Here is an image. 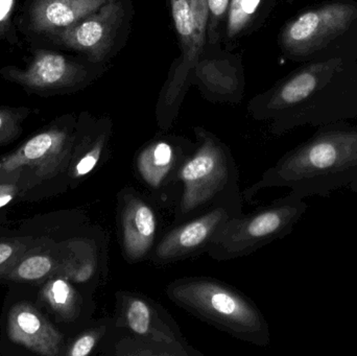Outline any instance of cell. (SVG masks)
I'll use <instances>...</instances> for the list:
<instances>
[{
  "label": "cell",
  "instance_id": "cell-1",
  "mask_svg": "<svg viewBox=\"0 0 357 356\" xmlns=\"http://www.w3.org/2000/svg\"><path fill=\"white\" fill-rule=\"evenodd\" d=\"M357 181V127H331L279 159L250 188L287 187L302 199L328 196Z\"/></svg>",
  "mask_w": 357,
  "mask_h": 356
},
{
  "label": "cell",
  "instance_id": "cell-2",
  "mask_svg": "<svg viewBox=\"0 0 357 356\" xmlns=\"http://www.w3.org/2000/svg\"><path fill=\"white\" fill-rule=\"evenodd\" d=\"M172 302L195 317L259 347L270 345L268 322L257 305L238 290L207 277H186L167 286Z\"/></svg>",
  "mask_w": 357,
  "mask_h": 356
},
{
  "label": "cell",
  "instance_id": "cell-3",
  "mask_svg": "<svg viewBox=\"0 0 357 356\" xmlns=\"http://www.w3.org/2000/svg\"><path fill=\"white\" fill-rule=\"evenodd\" d=\"M178 182L183 188L174 225L218 206L243 217L236 163L230 150L210 134L199 136V146L178 171Z\"/></svg>",
  "mask_w": 357,
  "mask_h": 356
},
{
  "label": "cell",
  "instance_id": "cell-4",
  "mask_svg": "<svg viewBox=\"0 0 357 356\" xmlns=\"http://www.w3.org/2000/svg\"><path fill=\"white\" fill-rule=\"evenodd\" d=\"M307 208L304 199L289 192L251 215L229 219L206 253L220 261L248 256L291 234Z\"/></svg>",
  "mask_w": 357,
  "mask_h": 356
},
{
  "label": "cell",
  "instance_id": "cell-5",
  "mask_svg": "<svg viewBox=\"0 0 357 356\" xmlns=\"http://www.w3.org/2000/svg\"><path fill=\"white\" fill-rule=\"evenodd\" d=\"M75 131L64 119L54 121L25 140L16 150L0 157V171L24 169L38 184L68 171Z\"/></svg>",
  "mask_w": 357,
  "mask_h": 356
},
{
  "label": "cell",
  "instance_id": "cell-6",
  "mask_svg": "<svg viewBox=\"0 0 357 356\" xmlns=\"http://www.w3.org/2000/svg\"><path fill=\"white\" fill-rule=\"evenodd\" d=\"M357 19V6L345 2L325 4L294 19L282 33V45L289 54L307 56L345 33Z\"/></svg>",
  "mask_w": 357,
  "mask_h": 356
},
{
  "label": "cell",
  "instance_id": "cell-7",
  "mask_svg": "<svg viewBox=\"0 0 357 356\" xmlns=\"http://www.w3.org/2000/svg\"><path fill=\"white\" fill-rule=\"evenodd\" d=\"M234 217L239 215L227 207L218 206L177 224L155 245L151 261L165 265L206 253L214 236Z\"/></svg>",
  "mask_w": 357,
  "mask_h": 356
},
{
  "label": "cell",
  "instance_id": "cell-8",
  "mask_svg": "<svg viewBox=\"0 0 357 356\" xmlns=\"http://www.w3.org/2000/svg\"><path fill=\"white\" fill-rule=\"evenodd\" d=\"M0 75L27 92L45 96L79 85L87 72L82 65L59 52L38 49L26 67L6 66L0 69Z\"/></svg>",
  "mask_w": 357,
  "mask_h": 356
},
{
  "label": "cell",
  "instance_id": "cell-9",
  "mask_svg": "<svg viewBox=\"0 0 357 356\" xmlns=\"http://www.w3.org/2000/svg\"><path fill=\"white\" fill-rule=\"evenodd\" d=\"M117 230L123 256L131 263L150 256L156 242L158 221L152 205L133 187L117 194Z\"/></svg>",
  "mask_w": 357,
  "mask_h": 356
},
{
  "label": "cell",
  "instance_id": "cell-10",
  "mask_svg": "<svg viewBox=\"0 0 357 356\" xmlns=\"http://www.w3.org/2000/svg\"><path fill=\"white\" fill-rule=\"evenodd\" d=\"M117 328L128 330L136 340L167 349L172 355H187L177 330H173L155 304L139 295L117 294Z\"/></svg>",
  "mask_w": 357,
  "mask_h": 356
},
{
  "label": "cell",
  "instance_id": "cell-11",
  "mask_svg": "<svg viewBox=\"0 0 357 356\" xmlns=\"http://www.w3.org/2000/svg\"><path fill=\"white\" fill-rule=\"evenodd\" d=\"M6 334L8 341L35 355H65L66 345L60 330L41 311V307L29 301L13 305L6 318Z\"/></svg>",
  "mask_w": 357,
  "mask_h": 356
},
{
  "label": "cell",
  "instance_id": "cell-12",
  "mask_svg": "<svg viewBox=\"0 0 357 356\" xmlns=\"http://www.w3.org/2000/svg\"><path fill=\"white\" fill-rule=\"evenodd\" d=\"M123 18L117 0H108L96 12L59 31L54 37L67 47L87 54L93 61L106 56Z\"/></svg>",
  "mask_w": 357,
  "mask_h": 356
},
{
  "label": "cell",
  "instance_id": "cell-13",
  "mask_svg": "<svg viewBox=\"0 0 357 356\" xmlns=\"http://www.w3.org/2000/svg\"><path fill=\"white\" fill-rule=\"evenodd\" d=\"M191 153L185 154L167 140H155L136 155V173L149 189L162 192L178 183V171Z\"/></svg>",
  "mask_w": 357,
  "mask_h": 356
},
{
  "label": "cell",
  "instance_id": "cell-14",
  "mask_svg": "<svg viewBox=\"0 0 357 356\" xmlns=\"http://www.w3.org/2000/svg\"><path fill=\"white\" fill-rule=\"evenodd\" d=\"M108 0H33L27 12L33 33L56 36L59 31L96 12Z\"/></svg>",
  "mask_w": 357,
  "mask_h": 356
},
{
  "label": "cell",
  "instance_id": "cell-15",
  "mask_svg": "<svg viewBox=\"0 0 357 356\" xmlns=\"http://www.w3.org/2000/svg\"><path fill=\"white\" fill-rule=\"evenodd\" d=\"M342 66L341 60L314 63L294 75L281 86L268 102L273 111L285 110L307 100L326 79L333 77Z\"/></svg>",
  "mask_w": 357,
  "mask_h": 356
},
{
  "label": "cell",
  "instance_id": "cell-16",
  "mask_svg": "<svg viewBox=\"0 0 357 356\" xmlns=\"http://www.w3.org/2000/svg\"><path fill=\"white\" fill-rule=\"evenodd\" d=\"M38 304L45 307L59 323L77 321L83 309V301L73 282L56 273L41 284Z\"/></svg>",
  "mask_w": 357,
  "mask_h": 356
},
{
  "label": "cell",
  "instance_id": "cell-17",
  "mask_svg": "<svg viewBox=\"0 0 357 356\" xmlns=\"http://www.w3.org/2000/svg\"><path fill=\"white\" fill-rule=\"evenodd\" d=\"M61 265L60 247L52 248L47 245L35 246L25 253L2 281L14 284H42L59 273Z\"/></svg>",
  "mask_w": 357,
  "mask_h": 356
},
{
  "label": "cell",
  "instance_id": "cell-18",
  "mask_svg": "<svg viewBox=\"0 0 357 356\" xmlns=\"http://www.w3.org/2000/svg\"><path fill=\"white\" fill-rule=\"evenodd\" d=\"M171 4L176 31L184 49V61L178 67L175 75V81L172 84V89H169L167 93L169 102H172L174 95L177 94L176 92L182 86L191 63L195 62L201 54V52L197 49V42H195V20H193L192 8H191V0H171Z\"/></svg>",
  "mask_w": 357,
  "mask_h": 356
},
{
  "label": "cell",
  "instance_id": "cell-19",
  "mask_svg": "<svg viewBox=\"0 0 357 356\" xmlns=\"http://www.w3.org/2000/svg\"><path fill=\"white\" fill-rule=\"evenodd\" d=\"M108 137L100 133L90 140L87 138L79 140L75 136L73 157L66 173V179L73 187L92 173L100 163L104 162Z\"/></svg>",
  "mask_w": 357,
  "mask_h": 356
},
{
  "label": "cell",
  "instance_id": "cell-20",
  "mask_svg": "<svg viewBox=\"0 0 357 356\" xmlns=\"http://www.w3.org/2000/svg\"><path fill=\"white\" fill-rule=\"evenodd\" d=\"M37 185L35 178L24 169L0 171V209L23 198Z\"/></svg>",
  "mask_w": 357,
  "mask_h": 356
},
{
  "label": "cell",
  "instance_id": "cell-21",
  "mask_svg": "<svg viewBox=\"0 0 357 356\" xmlns=\"http://www.w3.org/2000/svg\"><path fill=\"white\" fill-rule=\"evenodd\" d=\"M37 242L31 236H0V281Z\"/></svg>",
  "mask_w": 357,
  "mask_h": 356
},
{
  "label": "cell",
  "instance_id": "cell-22",
  "mask_svg": "<svg viewBox=\"0 0 357 356\" xmlns=\"http://www.w3.org/2000/svg\"><path fill=\"white\" fill-rule=\"evenodd\" d=\"M31 113L26 107H0V148L12 144L20 137L23 123Z\"/></svg>",
  "mask_w": 357,
  "mask_h": 356
},
{
  "label": "cell",
  "instance_id": "cell-23",
  "mask_svg": "<svg viewBox=\"0 0 357 356\" xmlns=\"http://www.w3.org/2000/svg\"><path fill=\"white\" fill-rule=\"evenodd\" d=\"M261 0H231L229 8L227 35L234 38L245 29L257 12Z\"/></svg>",
  "mask_w": 357,
  "mask_h": 356
},
{
  "label": "cell",
  "instance_id": "cell-24",
  "mask_svg": "<svg viewBox=\"0 0 357 356\" xmlns=\"http://www.w3.org/2000/svg\"><path fill=\"white\" fill-rule=\"evenodd\" d=\"M107 330H108L107 325L98 326V327L85 330L79 336H77L68 347H66L65 355L87 356L91 355L92 351L98 346V342L104 339Z\"/></svg>",
  "mask_w": 357,
  "mask_h": 356
},
{
  "label": "cell",
  "instance_id": "cell-25",
  "mask_svg": "<svg viewBox=\"0 0 357 356\" xmlns=\"http://www.w3.org/2000/svg\"><path fill=\"white\" fill-rule=\"evenodd\" d=\"M18 0H0V40L6 39L12 29V18Z\"/></svg>",
  "mask_w": 357,
  "mask_h": 356
},
{
  "label": "cell",
  "instance_id": "cell-26",
  "mask_svg": "<svg viewBox=\"0 0 357 356\" xmlns=\"http://www.w3.org/2000/svg\"><path fill=\"white\" fill-rule=\"evenodd\" d=\"M229 0H208L209 6V35L210 40H214V33L218 23L224 19L228 10Z\"/></svg>",
  "mask_w": 357,
  "mask_h": 356
}]
</instances>
